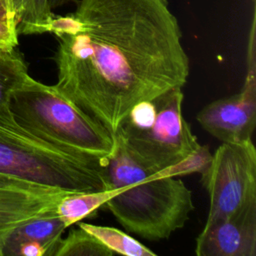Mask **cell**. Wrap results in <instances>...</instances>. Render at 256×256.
Here are the masks:
<instances>
[{
  "label": "cell",
  "instance_id": "cell-1",
  "mask_svg": "<svg viewBox=\"0 0 256 256\" xmlns=\"http://www.w3.org/2000/svg\"><path fill=\"white\" fill-rule=\"evenodd\" d=\"M53 87L115 135L130 110L183 88L190 64L168 0H78L54 15Z\"/></svg>",
  "mask_w": 256,
  "mask_h": 256
},
{
  "label": "cell",
  "instance_id": "cell-2",
  "mask_svg": "<svg viewBox=\"0 0 256 256\" xmlns=\"http://www.w3.org/2000/svg\"><path fill=\"white\" fill-rule=\"evenodd\" d=\"M116 141L106 165L116 192L105 205L127 231L150 241L169 238L194 210L192 191L176 177L155 176Z\"/></svg>",
  "mask_w": 256,
  "mask_h": 256
},
{
  "label": "cell",
  "instance_id": "cell-3",
  "mask_svg": "<svg viewBox=\"0 0 256 256\" xmlns=\"http://www.w3.org/2000/svg\"><path fill=\"white\" fill-rule=\"evenodd\" d=\"M9 106L18 123L72 155L107 163L116 149L113 133L64 98L53 85L30 75L12 93Z\"/></svg>",
  "mask_w": 256,
  "mask_h": 256
},
{
  "label": "cell",
  "instance_id": "cell-4",
  "mask_svg": "<svg viewBox=\"0 0 256 256\" xmlns=\"http://www.w3.org/2000/svg\"><path fill=\"white\" fill-rule=\"evenodd\" d=\"M107 163L72 155L18 123L0 106V172L69 192L108 190Z\"/></svg>",
  "mask_w": 256,
  "mask_h": 256
},
{
  "label": "cell",
  "instance_id": "cell-5",
  "mask_svg": "<svg viewBox=\"0 0 256 256\" xmlns=\"http://www.w3.org/2000/svg\"><path fill=\"white\" fill-rule=\"evenodd\" d=\"M182 88L170 89L135 105L115 137L152 174L187 157L199 142L182 115Z\"/></svg>",
  "mask_w": 256,
  "mask_h": 256
},
{
  "label": "cell",
  "instance_id": "cell-6",
  "mask_svg": "<svg viewBox=\"0 0 256 256\" xmlns=\"http://www.w3.org/2000/svg\"><path fill=\"white\" fill-rule=\"evenodd\" d=\"M201 183L210 197L206 223L256 206V149L252 140L222 143L201 174Z\"/></svg>",
  "mask_w": 256,
  "mask_h": 256
},
{
  "label": "cell",
  "instance_id": "cell-7",
  "mask_svg": "<svg viewBox=\"0 0 256 256\" xmlns=\"http://www.w3.org/2000/svg\"><path fill=\"white\" fill-rule=\"evenodd\" d=\"M196 119L202 128L222 143L251 139L256 124V37L250 35L247 73L241 91L204 106Z\"/></svg>",
  "mask_w": 256,
  "mask_h": 256
},
{
  "label": "cell",
  "instance_id": "cell-8",
  "mask_svg": "<svg viewBox=\"0 0 256 256\" xmlns=\"http://www.w3.org/2000/svg\"><path fill=\"white\" fill-rule=\"evenodd\" d=\"M68 193L0 172V255L11 235L28 221L55 213L59 200Z\"/></svg>",
  "mask_w": 256,
  "mask_h": 256
},
{
  "label": "cell",
  "instance_id": "cell-9",
  "mask_svg": "<svg viewBox=\"0 0 256 256\" xmlns=\"http://www.w3.org/2000/svg\"><path fill=\"white\" fill-rule=\"evenodd\" d=\"M198 256H255L256 206L235 216L205 223L196 239Z\"/></svg>",
  "mask_w": 256,
  "mask_h": 256
},
{
  "label": "cell",
  "instance_id": "cell-10",
  "mask_svg": "<svg viewBox=\"0 0 256 256\" xmlns=\"http://www.w3.org/2000/svg\"><path fill=\"white\" fill-rule=\"evenodd\" d=\"M66 228L56 212L32 219L14 231L3 255L55 256Z\"/></svg>",
  "mask_w": 256,
  "mask_h": 256
},
{
  "label": "cell",
  "instance_id": "cell-11",
  "mask_svg": "<svg viewBox=\"0 0 256 256\" xmlns=\"http://www.w3.org/2000/svg\"><path fill=\"white\" fill-rule=\"evenodd\" d=\"M115 192L114 189H108L68 193L57 203L56 214L66 227H69L85 218L95 216Z\"/></svg>",
  "mask_w": 256,
  "mask_h": 256
},
{
  "label": "cell",
  "instance_id": "cell-12",
  "mask_svg": "<svg viewBox=\"0 0 256 256\" xmlns=\"http://www.w3.org/2000/svg\"><path fill=\"white\" fill-rule=\"evenodd\" d=\"M78 226L95 236L113 255L126 256H155L156 253L143 245L127 233L108 226L94 225L85 222H78Z\"/></svg>",
  "mask_w": 256,
  "mask_h": 256
},
{
  "label": "cell",
  "instance_id": "cell-13",
  "mask_svg": "<svg viewBox=\"0 0 256 256\" xmlns=\"http://www.w3.org/2000/svg\"><path fill=\"white\" fill-rule=\"evenodd\" d=\"M29 75L21 53L0 49V106L9 105L12 93Z\"/></svg>",
  "mask_w": 256,
  "mask_h": 256
},
{
  "label": "cell",
  "instance_id": "cell-14",
  "mask_svg": "<svg viewBox=\"0 0 256 256\" xmlns=\"http://www.w3.org/2000/svg\"><path fill=\"white\" fill-rule=\"evenodd\" d=\"M53 16L48 0H21L18 33L23 35L48 33V27Z\"/></svg>",
  "mask_w": 256,
  "mask_h": 256
},
{
  "label": "cell",
  "instance_id": "cell-15",
  "mask_svg": "<svg viewBox=\"0 0 256 256\" xmlns=\"http://www.w3.org/2000/svg\"><path fill=\"white\" fill-rule=\"evenodd\" d=\"M113 253L95 236L81 227L70 230L62 238L55 256H112Z\"/></svg>",
  "mask_w": 256,
  "mask_h": 256
},
{
  "label": "cell",
  "instance_id": "cell-16",
  "mask_svg": "<svg viewBox=\"0 0 256 256\" xmlns=\"http://www.w3.org/2000/svg\"><path fill=\"white\" fill-rule=\"evenodd\" d=\"M212 159V154L210 153L209 147L207 145H201L185 157L180 162L165 168L155 176H168V177H178L185 176L191 173L203 174L207 167L209 166Z\"/></svg>",
  "mask_w": 256,
  "mask_h": 256
},
{
  "label": "cell",
  "instance_id": "cell-17",
  "mask_svg": "<svg viewBox=\"0 0 256 256\" xmlns=\"http://www.w3.org/2000/svg\"><path fill=\"white\" fill-rule=\"evenodd\" d=\"M17 24L0 18V49L12 50L18 46Z\"/></svg>",
  "mask_w": 256,
  "mask_h": 256
},
{
  "label": "cell",
  "instance_id": "cell-18",
  "mask_svg": "<svg viewBox=\"0 0 256 256\" xmlns=\"http://www.w3.org/2000/svg\"><path fill=\"white\" fill-rule=\"evenodd\" d=\"M0 18L16 23L18 26L17 12L10 0H0Z\"/></svg>",
  "mask_w": 256,
  "mask_h": 256
},
{
  "label": "cell",
  "instance_id": "cell-19",
  "mask_svg": "<svg viewBox=\"0 0 256 256\" xmlns=\"http://www.w3.org/2000/svg\"><path fill=\"white\" fill-rule=\"evenodd\" d=\"M72 0H48V4L49 7L51 8V10L53 11V9L56 8H60L66 4H68L69 2H71Z\"/></svg>",
  "mask_w": 256,
  "mask_h": 256
},
{
  "label": "cell",
  "instance_id": "cell-20",
  "mask_svg": "<svg viewBox=\"0 0 256 256\" xmlns=\"http://www.w3.org/2000/svg\"><path fill=\"white\" fill-rule=\"evenodd\" d=\"M10 1L12 2L13 6H14L16 12H17V17H18V15H19V10H20V1H21V0H10Z\"/></svg>",
  "mask_w": 256,
  "mask_h": 256
}]
</instances>
